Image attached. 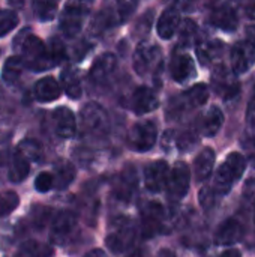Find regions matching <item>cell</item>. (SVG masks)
Returning <instances> with one entry per match:
<instances>
[{"label":"cell","instance_id":"cell-1","mask_svg":"<svg viewBox=\"0 0 255 257\" xmlns=\"http://www.w3.org/2000/svg\"><path fill=\"white\" fill-rule=\"evenodd\" d=\"M245 169H246V158L239 152L230 154L216 172L215 182H213L215 194L225 196L233 188V185L242 178Z\"/></svg>","mask_w":255,"mask_h":257},{"label":"cell","instance_id":"cell-2","mask_svg":"<svg viewBox=\"0 0 255 257\" xmlns=\"http://www.w3.org/2000/svg\"><path fill=\"white\" fill-rule=\"evenodd\" d=\"M21 59L33 71H45L54 66L45 44L35 35H29L21 44Z\"/></svg>","mask_w":255,"mask_h":257},{"label":"cell","instance_id":"cell-3","mask_svg":"<svg viewBox=\"0 0 255 257\" xmlns=\"http://www.w3.org/2000/svg\"><path fill=\"white\" fill-rule=\"evenodd\" d=\"M135 241V227L126 217H119L111 223V229L105 238L107 247L114 253L120 254L132 247Z\"/></svg>","mask_w":255,"mask_h":257},{"label":"cell","instance_id":"cell-4","mask_svg":"<svg viewBox=\"0 0 255 257\" xmlns=\"http://www.w3.org/2000/svg\"><path fill=\"white\" fill-rule=\"evenodd\" d=\"M92 2L89 0H71L60 17V29L65 36L68 38H75L83 27L84 17L89 11V5Z\"/></svg>","mask_w":255,"mask_h":257},{"label":"cell","instance_id":"cell-5","mask_svg":"<svg viewBox=\"0 0 255 257\" xmlns=\"http://www.w3.org/2000/svg\"><path fill=\"white\" fill-rule=\"evenodd\" d=\"M161 60L162 53L159 47L152 42H143L134 53L132 66L140 77H146L149 74H153V71H156L158 66H161Z\"/></svg>","mask_w":255,"mask_h":257},{"label":"cell","instance_id":"cell-6","mask_svg":"<svg viewBox=\"0 0 255 257\" xmlns=\"http://www.w3.org/2000/svg\"><path fill=\"white\" fill-rule=\"evenodd\" d=\"M81 126L84 133L99 137L108 133L110 122L107 111L96 102H89L81 108Z\"/></svg>","mask_w":255,"mask_h":257},{"label":"cell","instance_id":"cell-7","mask_svg":"<svg viewBox=\"0 0 255 257\" xmlns=\"http://www.w3.org/2000/svg\"><path fill=\"white\" fill-rule=\"evenodd\" d=\"M158 140V128L152 120L135 123L128 133V145L137 152L150 151Z\"/></svg>","mask_w":255,"mask_h":257},{"label":"cell","instance_id":"cell-8","mask_svg":"<svg viewBox=\"0 0 255 257\" xmlns=\"http://www.w3.org/2000/svg\"><path fill=\"white\" fill-rule=\"evenodd\" d=\"M189 182H191L189 167L182 161L176 163L174 167L170 170V176L167 182L168 197L171 200H182L189 190Z\"/></svg>","mask_w":255,"mask_h":257},{"label":"cell","instance_id":"cell-9","mask_svg":"<svg viewBox=\"0 0 255 257\" xmlns=\"http://www.w3.org/2000/svg\"><path fill=\"white\" fill-rule=\"evenodd\" d=\"M231 69L236 75L248 72L255 63V45L251 41L236 42L230 54Z\"/></svg>","mask_w":255,"mask_h":257},{"label":"cell","instance_id":"cell-10","mask_svg":"<svg viewBox=\"0 0 255 257\" xmlns=\"http://www.w3.org/2000/svg\"><path fill=\"white\" fill-rule=\"evenodd\" d=\"M75 229H77L75 215L69 211H62L56 215V218L51 224L50 238L54 244L63 245L74 236Z\"/></svg>","mask_w":255,"mask_h":257},{"label":"cell","instance_id":"cell-11","mask_svg":"<svg viewBox=\"0 0 255 257\" xmlns=\"http://www.w3.org/2000/svg\"><path fill=\"white\" fill-rule=\"evenodd\" d=\"M170 176V167L164 160L150 163L144 169V184L150 193H159L167 187Z\"/></svg>","mask_w":255,"mask_h":257},{"label":"cell","instance_id":"cell-12","mask_svg":"<svg viewBox=\"0 0 255 257\" xmlns=\"http://www.w3.org/2000/svg\"><path fill=\"white\" fill-rule=\"evenodd\" d=\"M212 84L215 92L221 95L224 99H230L239 93V81L224 65L215 68L212 74Z\"/></svg>","mask_w":255,"mask_h":257},{"label":"cell","instance_id":"cell-13","mask_svg":"<svg viewBox=\"0 0 255 257\" xmlns=\"http://www.w3.org/2000/svg\"><path fill=\"white\" fill-rule=\"evenodd\" d=\"M117 68V59L111 53H104L95 59L92 63L89 77L95 84H104L110 80V77L114 74Z\"/></svg>","mask_w":255,"mask_h":257},{"label":"cell","instance_id":"cell-14","mask_svg":"<svg viewBox=\"0 0 255 257\" xmlns=\"http://www.w3.org/2000/svg\"><path fill=\"white\" fill-rule=\"evenodd\" d=\"M54 131L62 139H71L77 131V120L74 113L68 107H57L53 111Z\"/></svg>","mask_w":255,"mask_h":257},{"label":"cell","instance_id":"cell-15","mask_svg":"<svg viewBox=\"0 0 255 257\" xmlns=\"http://www.w3.org/2000/svg\"><path fill=\"white\" fill-rule=\"evenodd\" d=\"M131 107L135 114H146L159 107V99L150 87L141 86L135 89V92L132 93Z\"/></svg>","mask_w":255,"mask_h":257},{"label":"cell","instance_id":"cell-16","mask_svg":"<svg viewBox=\"0 0 255 257\" xmlns=\"http://www.w3.org/2000/svg\"><path fill=\"white\" fill-rule=\"evenodd\" d=\"M243 229L236 218H228L219 224L215 232V244L218 245H234L240 241Z\"/></svg>","mask_w":255,"mask_h":257},{"label":"cell","instance_id":"cell-17","mask_svg":"<svg viewBox=\"0 0 255 257\" xmlns=\"http://www.w3.org/2000/svg\"><path fill=\"white\" fill-rule=\"evenodd\" d=\"M137 0H108V8L102 12L105 14L107 20L111 26L123 23L135 9Z\"/></svg>","mask_w":255,"mask_h":257},{"label":"cell","instance_id":"cell-18","mask_svg":"<svg viewBox=\"0 0 255 257\" xmlns=\"http://www.w3.org/2000/svg\"><path fill=\"white\" fill-rule=\"evenodd\" d=\"M170 72L173 80L177 83H185L195 75V65L189 54H177L173 57L170 65Z\"/></svg>","mask_w":255,"mask_h":257},{"label":"cell","instance_id":"cell-19","mask_svg":"<svg viewBox=\"0 0 255 257\" xmlns=\"http://www.w3.org/2000/svg\"><path fill=\"white\" fill-rule=\"evenodd\" d=\"M210 21H212V24L215 27H218V29H221L224 32H233V30L237 29V24H239L237 14L230 6L216 8L210 15Z\"/></svg>","mask_w":255,"mask_h":257},{"label":"cell","instance_id":"cell-20","mask_svg":"<svg viewBox=\"0 0 255 257\" xmlns=\"http://www.w3.org/2000/svg\"><path fill=\"white\" fill-rule=\"evenodd\" d=\"M179 24H180V15H179L177 9L168 8L161 14L158 24H156V32L162 39H170L174 36Z\"/></svg>","mask_w":255,"mask_h":257},{"label":"cell","instance_id":"cell-21","mask_svg":"<svg viewBox=\"0 0 255 257\" xmlns=\"http://www.w3.org/2000/svg\"><path fill=\"white\" fill-rule=\"evenodd\" d=\"M224 125V113L218 107H210L200 122V131L206 137H213L219 133V130Z\"/></svg>","mask_w":255,"mask_h":257},{"label":"cell","instance_id":"cell-22","mask_svg":"<svg viewBox=\"0 0 255 257\" xmlns=\"http://www.w3.org/2000/svg\"><path fill=\"white\" fill-rule=\"evenodd\" d=\"M62 93L60 84L53 77H44L35 84V98L41 102L56 101Z\"/></svg>","mask_w":255,"mask_h":257},{"label":"cell","instance_id":"cell-23","mask_svg":"<svg viewBox=\"0 0 255 257\" xmlns=\"http://www.w3.org/2000/svg\"><path fill=\"white\" fill-rule=\"evenodd\" d=\"M213 164H215V152H213V149H210V148L203 149L195 157V161H194V175H195V179L198 182L206 181L210 176L212 170H213Z\"/></svg>","mask_w":255,"mask_h":257},{"label":"cell","instance_id":"cell-24","mask_svg":"<svg viewBox=\"0 0 255 257\" xmlns=\"http://www.w3.org/2000/svg\"><path fill=\"white\" fill-rule=\"evenodd\" d=\"M30 172V160L17 148L12 154L9 164V179L12 182H21L29 176Z\"/></svg>","mask_w":255,"mask_h":257},{"label":"cell","instance_id":"cell-25","mask_svg":"<svg viewBox=\"0 0 255 257\" xmlns=\"http://www.w3.org/2000/svg\"><path fill=\"white\" fill-rule=\"evenodd\" d=\"M164 217V209L159 203L156 202H150L147 203V206L143 211V226H144V232L147 233H153L159 229L161 221Z\"/></svg>","mask_w":255,"mask_h":257},{"label":"cell","instance_id":"cell-26","mask_svg":"<svg viewBox=\"0 0 255 257\" xmlns=\"http://www.w3.org/2000/svg\"><path fill=\"white\" fill-rule=\"evenodd\" d=\"M60 83L63 90L66 92V95L72 99H78L83 93L81 89V80L77 74V71L74 69H65L60 75Z\"/></svg>","mask_w":255,"mask_h":257},{"label":"cell","instance_id":"cell-27","mask_svg":"<svg viewBox=\"0 0 255 257\" xmlns=\"http://www.w3.org/2000/svg\"><path fill=\"white\" fill-rule=\"evenodd\" d=\"M183 102L188 105V107H192V108H197V107H201L207 102L209 99V89L204 83H198L195 86H192L191 89H188L183 95Z\"/></svg>","mask_w":255,"mask_h":257},{"label":"cell","instance_id":"cell-28","mask_svg":"<svg viewBox=\"0 0 255 257\" xmlns=\"http://www.w3.org/2000/svg\"><path fill=\"white\" fill-rule=\"evenodd\" d=\"M135 185H137V176H135V169L128 167L122 176H120V182L116 188V196L119 197V200H128L132 193L135 191Z\"/></svg>","mask_w":255,"mask_h":257},{"label":"cell","instance_id":"cell-29","mask_svg":"<svg viewBox=\"0 0 255 257\" xmlns=\"http://www.w3.org/2000/svg\"><path fill=\"white\" fill-rule=\"evenodd\" d=\"M23 68H24V62L21 57L12 56L9 57L2 69V77L8 84H14L20 80L21 74H23Z\"/></svg>","mask_w":255,"mask_h":257},{"label":"cell","instance_id":"cell-30","mask_svg":"<svg viewBox=\"0 0 255 257\" xmlns=\"http://www.w3.org/2000/svg\"><path fill=\"white\" fill-rule=\"evenodd\" d=\"M221 47H222V44L216 42V41H204V42L198 44L197 57H198L200 63L203 66L210 65V62L221 53Z\"/></svg>","mask_w":255,"mask_h":257},{"label":"cell","instance_id":"cell-31","mask_svg":"<svg viewBox=\"0 0 255 257\" xmlns=\"http://www.w3.org/2000/svg\"><path fill=\"white\" fill-rule=\"evenodd\" d=\"M75 178V169L71 163L68 161H60L56 167H54V181H56V187L63 190L66 188Z\"/></svg>","mask_w":255,"mask_h":257},{"label":"cell","instance_id":"cell-32","mask_svg":"<svg viewBox=\"0 0 255 257\" xmlns=\"http://www.w3.org/2000/svg\"><path fill=\"white\" fill-rule=\"evenodd\" d=\"M33 12L41 21H51L57 12V0H32Z\"/></svg>","mask_w":255,"mask_h":257},{"label":"cell","instance_id":"cell-33","mask_svg":"<svg viewBox=\"0 0 255 257\" xmlns=\"http://www.w3.org/2000/svg\"><path fill=\"white\" fill-rule=\"evenodd\" d=\"M18 149L30 160V163H39L44 157V151L42 146L32 139H26L18 145Z\"/></svg>","mask_w":255,"mask_h":257},{"label":"cell","instance_id":"cell-34","mask_svg":"<svg viewBox=\"0 0 255 257\" xmlns=\"http://www.w3.org/2000/svg\"><path fill=\"white\" fill-rule=\"evenodd\" d=\"M20 18L17 15V12L5 9L0 11V36H5L6 33H9L11 30H14L18 24Z\"/></svg>","mask_w":255,"mask_h":257},{"label":"cell","instance_id":"cell-35","mask_svg":"<svg viewBox=\"0 0 255 257\" xmlns=\"http://www.w3.org/2000/svg\"><path fill=\"white\" fill-rule=\"evenodd\" d=\"M20 203V199L15 193L12 191H5L0 193V218L11 214Z\"/></svg>","mask_w":255,"mask_h":257},{"label":"cell","instance_id":"cell-36","mask_svg":"<svg viewBox=\"0 0 255 257\" xmlns=\"http://www.w3.org/2000/svg\"><path fill=\"white\" fill-rule=\"evenodd\" d=\"M195 33H197V24L195 21L186 18L182 21V26H180V32H179V36H180V42L183 45H189L194 38H195Z\"/></svg>","mask_w":255,"mask_h":257},{"label":"cell","instance_id":"cell-37","mask_svg":"<svg viewBox=\"0 0 255 257\" xmlns=\"http://www.w3.org/2000/svg\"><path fill=\"white\" fill-rule=\"evenodd\" d=\"M56 185V181H54V175L48 173V172H42L36 176L35 179V188L39 191V193H47L50 191L53 187Z\"/></svg>","mask_w":255,"mask_h":257},{"label":"cell","instance_id":"cell-38","mask_svg":"<svg viewBox=\"0 0 255 257\" xmlns=\"http://www.w3.org/2000/svg\"><path fill=\"white\" fill-rule=\"evenodd\" d=\"M48 51H50V56H51L54 65L60 63V62L63 60V57H65V45H63L62 41H59L57 38H53V39L50 41Z\"/></svg>","mask_w":255,"mask_h":257},{"label":"cell","instance_id":"cell-39","mask_svg":"<svg viewBox=\"0 0 255 257\" xmlns=\"http://www.w3.org/2000/svg\"><path fill=\"white\" fill-rule=\"evenodd\" d=\"M15 257H41V248L35 241H27L17 250Z\"/></svg>","mask_w":255,"mask_h":257},{"label":"cell","instance_id":"cell-40","mask_svg":"<svg viewBox=\"0 0 255 257\" xmlns=\"http://www.w3.org/2000/svg\"><path fill=\"white\" fill-rule=\"evenodd\" d=\"M197 143V137L194 136V133L191 131H186L183 133L179 139H177V148L180 151H189L192 146H195Z\"/></svg>","mask_w":255,"mask_h":257},{"label":"cell","instance_id":"cell-41","mask_svg":"<svg viewBox=\"0 0 255 257\" xmlns=\"http://www.w3.org/2000/svg\"><path fill=\"white\" fill-rule=\"evenodd\" d=\"M245 15L249 18V20H255V0H251L246 8H245Z\"/></svg>","mask_w":255,"mask_h":257},{"label":"cell","instance_id":"cell-42","mask_svg":"<svg viewBox=\"0 0 255 257\" xmlns=\"http://www.w3.org/2000/svg\"><path fill=\"white\" fill-rule=\"evenodd\" d=\"M219 257H242V253L237 248H228V250H225Z\"/></svg>","mask_w":255,"mask_h":257},{"label":"cell","instance_id":"cell-43","mask_svg":"<svg viewBox=\"0 0 255 257\" xmlns=\"http://www.w3.org/2000/svg\"><path fill=\"white\" fill-rule=\"evenodd\" d=\"M84 257H108L105 254V251H102V250H92V251H89L87 254Z\"/></svg>","mask_w":255,"mask_h":257},{"label":"cell","instance_id":"cell-44","mask_svg":"<svg viewBox=\"0 0 255 257\" xmlns=\"http://www.w3.org/2000/svg\"><path fill=\"white\" fill-rule=\"evenodd\" d=\"M9 2V5L12 6V8H23L24 6V3H26V0H8Z\"/></svg>","mask_w":255,"mask_h":257},{"label":"cell","instance_id":"cell-45","mask_svg":"<svg viewBox=\"0 0 255 257\" xmlns=\"http://www.w3.org/2000/svg\"><path fill=\"white\" fill-rule=\"evenodd\" d=\"M255 111V92L254 95H252V98H251V102H249V110H248V113H252Z\"/></svg>","mask_w":255,"mask_h":257},{"label":"cell","instance_id":"cell-46","mask_svg":"<svg viewBox=\"0 0 255 257\" xmlns=\"http://www.w3.org/2000/svg\"><path fill=\"white\" fill-rule=\"evenodd\" d=\"M128 257H144V256H143V251H141V250H135V251H132V253H131Z\"/></svg>","mask_w":255,"mask_h":257},{"label":"cell","instance_id":"cell-47","mask_svg":"<svg viewBox=\"0 0 255 257\" xmlns=\"http://www.w3.org/2000/svg\"><path fill=\"white\" fill-rule=\"evenodd\" d=\"M3 101H5V96H3V89L0 86V111H2V107H3Z\"/></svg>","mask_w":255,"mask_h":257},{"label":"cell","instance_id":"cell-48","mask_svg":"<svg viewBox=\"0 0 255 257\" xmlns=\"http://www.w3.org/2000/svg\"><path fill=\"white\" fill-rule=\"evenodd\" d=\"M254 221H255V206H254Z\"/></svg>","mask_w":255,"mask_h":257},{"label":"cell","instance_id":"cell-49","mask_svg":"<svg viewBox=\"0 0 255 257\" xmlns=\"http://www.w3.org/2000/svg\"><path fill=\"white\" fill-rule=\"evenodd\" d=\"M89 2H92V0H89Z\"/></svg>","mask_w":255,"mask_h":257}]
</instances>
